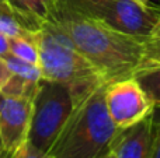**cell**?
I'll return each instance as SVG.
<instances>
[{
    "label": "cell",
    "instance_id": "obj_1",
    "mask_svg": "<svg viewBox=\"0 0 160 158\" xmlns=\"http://www.w3.org/2000/svg\"><path fill=\"white\" fill-rule=\"evenodd\" d=\"M53 22L68 34L105 84L135 76L143 38L121 34L100 20L65 16Z\"/></svg>",
    "mask_w": 160,
    "mask_h": 158
},
{
    "label": "cell",
    "instance_id": "obj_2",
    "mask_svg": "<svg viewBox=\"0 0 160 158\" xmlns=\"http://www.w3.org/2000/svg\"><path fill=\"white\" fill-rule=\"evenodd\" d=\"M107 84L80 97L48 154L53 158H102L117 130L104 100Z\"/></svg>",
    "mask_w": 160,
    "mask_h": 158
},
{
    "label": "cell",
    "instance_id": "obj_3",
    "mask_svg": "<svg viewBox=\"0 0 160 158\" xmlns=\"http://www.w3.org/2000/svg\"><path fill=\"white\" fill-rule=\"evenodd\" d=\"M35 41L42 78L66 86L75 102L97 86L105 84L59 24H42L35 34Z\"/></svg>",
    "mask_w": 160,
    "mask_h": 158
},
{
    "label": "cell",
    "instance_id": "obj_4",
    "mask_svg": "<svg viewBox=\"0 0 160 158\" xmlns=\"http://www.w3.org/2000/svg\"><path fill=\"white\" fill-rule=\"evenodd\" d=\"M73 105L72 91L66 86L42 78L32 100L27 142L42 153H48L66 123Z\"/></svg>",
    "mask_w": 160,
    "mask_h": 158
},
{
    "label": "cell",
    "instance_id": "obj_5",
    "mask_svg": "<svg viewBox=\"0 0 160 158\" xmlns=\"http://www.w3.org/2000/svg\"><path fill=\"white\" fill-rule=\"evenodd\" d=\"M104 100L108 115L117 129L129 128L155 112V104L135 77L107 84Z\"/></svg>",
    "mask_w": 160,
    "mask_h": 158
},
{
    "label": "cell",
    "instance_id": "obj_6",
    "mask_svg": "<svg viewBox=\"0 0 160 158\" xmlns=\"http://www.w3.org/2000/svg\"><path fill=\"white\" fill-rule=\"evenodd\" d=\"M160 7L143 6L136 0H111L98 20L121 34L145 38L158 21Z\"/></svg>",
    "mask_w": 160,
    "mask_h": 158
},
{
    "label": "cell",
    "instance_id": "obj_7",
    "mask_svg": "<svg viewBox=\"0 0 160 158\" xmlns=\"http://www.w3.org/2000/svg\"><path fill=\"white\" fill-rule=\"evenodd\" d=\"M31 115L32 100L0 91V142L6 153L14 156L27 142Z\"/></svg>",
    "mask_w": 160,
    "mask_h": 158
},
{
    "label": "cell",
    "instance_id": "obj_8",
    "mask_svg": "<svg viewBox=\"0 0 160 158\" xmlns=\"http://www.w3.org/2000/svg\"><path fill=\"white\" fill-rule=\"evenodd\" d=\"M153 115L125 129H118L110 146L114 158H150Z\"/></svg>",
    "mask_w": 160,
    "mask_h": 158
},
{
    "label": "cell",
    "instance_id": "obj_9",
    "mask_svg": "<svg viewBox=\"0 0 160 158\" xmlns=\"http://www.w3.org/2000/svg\"><path fill=\"white\" fill-rule=\"evenodd\" d=\"M7 2L35 30H39L45 22H52L55 20L53 0H7Z\"/></svg>",
    "mask_w": 160,
    "mask_h": 158
},
{
    "label": "cell",
    "instance_id": "obj_10",
    "mask_svg": "<svg viewBox=\"0 0 160 158\" xmlns=\"http://www.w3.org/2000/svg\"><path fill=\"white\" fill-rule=\"evenodd\" d=\"M110 2L111 0H53L55 20L65 16L98 20V17L101 16V13Z\"/></svg>",
    "mask_w": 160,
    "mask_h": 158
},
{
    "label": "cell",
    "instance_id": "obj_11",
    "mask_svg": "<svg viewBox=\"0 0 160 158\" xmlns=\"http://www.w3.org/2000/svg\"><path fill=\"white\" fill-rule=\"evenodd\" d=\"M158 69H160V16L142 41V53L135 76Z\"/></svg>",
    "mask_w": 160,
    "mask_h": 158
},
{
    "label": "cell",
    "instance_id": "obj_12",
    "mask_svg": "<svg viewBox=\"0 0 160 158\" xmlns=\"http://www.w3.org/2000/svg\"><path fill=\"white\" fill-rule=\"evenodd\" d=\"M37 31L38 30H35L10 4L0 7V32L4 34L7 38L34 36Z\"/></svg>",
    "mask_w": 160,
    "mask_h": 158
},
{
    "label": "cell",
    "instance_id": "obj_13",
    "mask_svg": "<svg viewBox=\"0 0 160 158\" xmlns=\"http://www.w3.org/2000/svg\"><path fill=\"white\" fill-rule=\"evenodd\" d=\"M8 52H10L11 56L20 59V60L27 62V63L37 64V66L39 63L38 46H37L35 35L8 38Z\"/></svg>",
    "mask_w": 160,
    "mask_h": 158
},
{
    "label": "cell",
    "instance_id": "obj_14",
    "mask_svg": "<svg viewBox=\"0 0 160 158\" xmlns=\"http://www.w3.org/2000/svg\"><path fill=\"white\" fill-rule=\"evenodd\" d=\"M38 83L35 81L27 80L24 77H20L17 74H11L10 80L7 81L4 87H3L2 92L7 95H13V97H20V98H28V100H34L38 90Z\"/></svg>",
    "mask_w": 160,
    "mask_h": 158
},
{
    "label": "cell",
    "instance_id": "obj_15",
    "mask_svg": "<svg viewBox=\"0 0 160 158\" xmlns=\"http://www.w3.org/2000/svg\"><path fill=\"white\" fill-rule=\"evenodd\" d=\"M133 77L139 81L150 101L155 104V108H160V69L141 73Z\"/></svg>",
    "mask_w": 160,
    "mask_h": 158
},
{
    "label": "cell",
    "instance_id": "obj_16",
    "mask_svg": "<svg viewBox=\"0 0 160 158\" xmlns=\"http://www.w3.org/2000/svg\"><path fill=\"white\" fill-rule=\"evenodd\" d=\"M4 60L13 74H17V76H20V77H24L31 81H35V83L42 80L41 69H39V66H37V64L27 63V62L20 60V59L14 58V56H11V55L6 56Z\"/></svg>",
    "mask_w": 160,
    "mask_h": 158
},
{
    "label": "cell",
    "instance_id": "obj_17",
    "mask_svg": "<svg viewBox=\"0 0 160 158\" xmlns=\"http://www.w3.org/2000/svg\"><path fill=\"white\" fill-rule=\"evenodd\" d=\"M160 109V108H158ZM150 158H160V114L155 109L152 123V148H150Z\"/></svg>",
    "mask_w": 160,
    "mask_h": 158
},
{
    "label": "cell",
    "instance_id": "obj_18",
    "mask_svg": "<svg viewBox=\"0 0 160 158\" xmlns=\"http://www.w3.org/2000/svg\"><path fill=\"white\" fill-rule=\"evenodd\" d=\"M14 158H53L48 153H42L38 148H35L32 144L25 142L24 144L20 147V150L14 154Z\"/></svg>",
    "mask_w": 160,
    "mask_h": 158
},
{
    "label": "cell",
    "instance_id": "obj_19",
    "mask_svg": "<svg viewBox=\"0 0 160 158\" xmlns=\"http://www.w3.org/2000/svg\"><path fill=\"white\" fill-rule=\"evenodd\" d=\"M11 74H13V73H11V70L8 69L6 60L3 58H0V91H2L3 87L7 84V81L10 80Z\"/></svg>",
    "mask_w": 160,
    "mask_h": 158
},
{
    "label": "cell",
    "instance_id": "obj_20",
    "mask_svg": "<svg viewBox=\"0 0 160 158\" xmlns=\"http://www.w3.org/2000/svg\"><path fill=\"white\" fill-rule=\"evenodd\" d=\"M7 55H10V52H8V38L4 34L0 32V58L4 59Z\"/></svg>",
    "mask_w": 160,
    "mask_h": 158
},
{
    "label": "cell",
    "instance_id": "obj_21",
    "mask_svg": "<svg viewBox=\"0 0 160 158\" xmlns=\"http://www.w3.org/2000/svg\"><path fill=\"white\" fill-rule=\"evenodd\" d=\"M8 156H11V154L6 153V150H4V148H3V144H2V142H0V158H7Z\"/></svg>",
    "mask_w": 160,
    "mask_h": 158
},
{
    "label": "cell",
    "instance_id": "obj_22",
    "mask_svg": "<svg viewBox=\"0 0 160 158\" xmlns=\"http://www.w3.org/2000/svg\"><path fill=\"white\" fill-rule=\"evenodd\" d=\"M138 3H141V4H143V6H150L152 3H150V0H136Z\"/></svg>",
    "mask_w": 160,
    "mask_h": 158
},
{
    "label": "cell",
    "instance_id": "obj_23",
    "mask_svg": "<svg viewBox=\"0 0 160 158\" xmlns=\"http://www.w3.org/2000/svg\"><path fill=\"white\" fill-rule=\"evenodd\" d=\"M2 6H8V2L7 0H0V7Z\"/></svg>",
    "mask_w": 160,
    "mask_h": 158
},
{
    "label": "cell",
    "instance_id": "obj_24",
    "mask_svg": "<svg viewBox=\"0 0 160 158\" xmlns=\"http://www.w3.org/2000/svg\"><path fill=\"white\" fill-rule=\"evenodd\" d=\"M102 158H114V156H112V154H111V153H108L107 156H104Z\"/></svg>",
    "mask_w": 160,
    "mask_h": 158
},
{
    "label": "cell",
    "instance_id": "obj_25",
    "mask_svg": "<svg viewBox=\"0 0 160 158\" xmlns=\"http://www.w3.org/2000/svg\"><path fill=\"white\" fill-rule=\"evenodd\" d=\"M7 158H14V156H8Z\"/></svg>",
    "mask_w": 160,
    "mask_h": 158
}]
</instances>
